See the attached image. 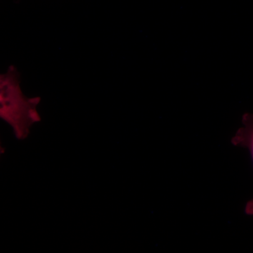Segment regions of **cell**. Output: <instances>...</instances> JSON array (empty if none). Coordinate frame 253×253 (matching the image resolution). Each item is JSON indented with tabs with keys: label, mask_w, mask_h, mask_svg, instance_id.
Listing matches in <instances>:
<instances>
[{
	"label": "cell",
	"mask_w": 253,
	"mask_h": 253,
	"mask_svg": "<svg viewBox=\"0 0 253 253\" xmlns=\"http://www.w3.org/2000/svg\"><path fill=\"white\" fill-rule=\"evenodd\" d=\"M242 124L243 126L238 129L231 139V144L247 149L253 162V114L245 113L242 118ZM245 212L253 217V199L246 204Z\"/></svg>",
	"instance_id": "7a4b0ae2"
},
{
	"label": "cell",
	"mask_w": 253,
	"mask_h": 253,
	"mask_svg": "<svg viewBox=\"0 0 253 253\" xmlns=\"http://www.w3.org/2000/svg\"><path fill=\"white\" fill-rule=\"evenodd\" d=\"M20 75L14 66L0 77V116L11 128L15 137L26 139L32 126L41 121L38 111L41 98H28L20 86Z\"/></svg>",
	"instance_id": "6da1fadb"
}]
</instances>
